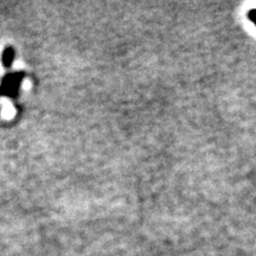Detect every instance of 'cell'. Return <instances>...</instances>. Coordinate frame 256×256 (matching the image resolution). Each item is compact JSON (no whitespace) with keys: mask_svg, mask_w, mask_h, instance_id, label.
<instances>
[{"mask_svg":"<svg viewBox=\"0 0 256 256\" xmlns=\"http://www.w3.org/2000/svg\"><path fill=\"white\" fill-rule=\"evenodd\" d=\"M250 18L252 19V20L255 22V24H256V11H254V12H252L250 14Z\"/></svg>","mask_w":256,"mask_h":256,"instance_id":"cell-1","label":"cell"}]
</instances>
